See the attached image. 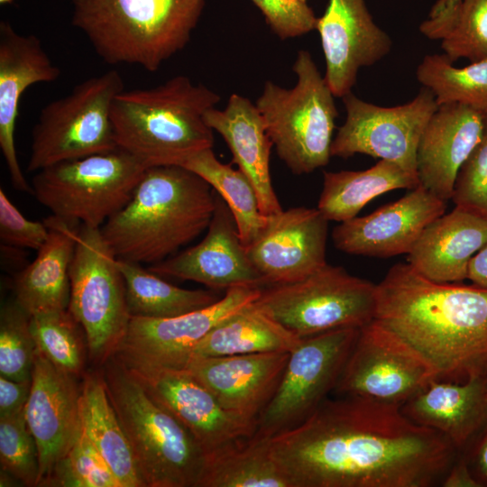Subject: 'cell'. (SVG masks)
<instances>
[{
  "instance_id": "ac0fdd59",
  "label": "cell",
  "mask_w": 487,
  "mask_h": 487,
  "mask_svg": "<svg viewBox=\"0 0 487 487\" xmlns=\"http://www.w3.org/2000/svg\"><path fill=\"white\" fill-rule=\"evenodd\" d=\"M32 387L24 414L36 441L40 473L37 486L51 473L80 435L78 388L75 376L59 369L37 348Z\"/></svg>"
},
{
  "instance_id": "7402d4cb",
  "label": "cell",
  "mask_w": 487,
  "mask_h": 487,
  "mask_svg": "<svg viewBox=\"0 0 487 487\" xmlns=\"http://www.w3.org/2000/svg\"><path fill=\"white\" fill-rule=\"evenodd\" d=\"M60 77V68L37 36L21 34L10 23H0V149L13 186L20 191L32 194L14 143L21 97L30 86L53 82Z\"/></svg>"
},
{
  "instance_id": "f1b7e54d",
  "label": "cell",
  "mask_w": 487,
  "mask_h": 487,
  "mask_svg": "<svg viewBox=\"0 0 487 487\" xmlns=\"http://www.w3.org/2000/svg\"><path fill=\"white\" fill-rule=\"evenodd\" d=\"M79 415L82 432L103 456L121 487H146L100 372L84 376Z\"/></svg>"
},
{
  "instance_id": "7dc6e473",
  "label": "cell",
  "mask_w": 487,
  "mask_h": 487,
  "mask_svg": "<svg viewBox=\"0 0 487 487\" xmlns=\"http://www.w3.org/2000/svg\"><path fill=\"white\" fill-rule=\"evenodd\" d=\"M467 279L473 285L487 289V242L471 259Z\"/></svg>"
},
{
  "instance_id": "4dcf8cb0",
  "label": "cell",
  "mask_w": 487,
  "mask_h": 487,
  "mask_svg": "<svg viewBox=\"0 0 487 487\" xmlns=\"http://www.w3.org/2000/svg\"><path fill=\"white\" fill-rule=\"evenodd\" d=\"M300 338L253 303L216 325L193 348L190 359L290 352Z\"/></svg>"
},
{
  "instance_id": "52a82bcc",
  "label": "cell",
  "mask_w": 487,
  "mask_h": 487,
  "mask_svg": "<svg viewBox=\"0 0 487 487\" xmlns=\"http://www.w3.org/2000/svg\"><path fill=\"white\" fill-rule=\"evenodd\" d=\"M292 69L295 87L266 81L255 106L279 158L301 175L329 162L338 113L335 96L308 51H299Z\"/></svg>"
},
{
  "instance_id": "74e56055",
  "label": "cell",
  "mask_w": 487,
  "mask_h": 487,
  "mask_svg": "<svg viewBox=\"0 0 487 487\" xmlns=\"http://www.w3.org/2000/svg\"><path fill=\"white\" fill-rule=\"evenodd\" d=\"M31 316L14 300L0 313V374L14 381L31 379L36 345Z\"/></svg>"
},
{
  "instance_id": "7bdbcfd3",
  "label": "cell",
  "mask_w": 487,
  "mask_h": 487,
  "mask_svg": "<svg viewBox=\"0 0 487 487\" xmlns=\"http://www.w3.org/2000/svg\"><path fill=\"white\" fill-rule=\"evenodd\" d=\"M49 228L45 222L32 221L23 216L0 188L1 244L38 251L46 241Z\"/></svg>"
},
{
  "instance_id": "c3c4849f",
  "label": "cell",
  "mask_w": 487,
  "mask_h": 487,
  "mask_svg": "<svg viewBox=\"0 0 487 487\" xmlns=\"http://www.w3.org/2000/svg\"><path fill=\"white\" fill-rule=\"evenodd\" d=\"M14 0H0V5L12 4Z\"/></svg>"
},
{
  "instance_id": "ab89813d",
  "label": "cell",
  "mask_w": 487,
  "mask_h": 487,
  "mask_svg": "<svg viewBox=\"0 0 487 487\" xmlns=\"http://www.w3.org/2000/svg\"><path fill=\"white\" fill-rule=\"evenodd\" d=\"M24 409L11 416L0 417L1 470L23 485L37 486L40 473L38 448L27 425Z\"/></svg>"
},
{
  "instance_id": "8d00e7d4",
  "label": "cell",
  "mask_w": 487,
  "mask_h": 487,
  "mask_svg": "<svg viewBox=\"0 0 487 487\" xmlns=\"http://www.w3.org/2000/svg\"><path fill=\"white\" fill-rule=\"evenodd\" d=\"M30 326L36 348L51 363L75 377L82 373L81 326L69 309L32 315Z\"/></svg>"
},
{
  "instance_id": "ee69618b",
  "label": "cell",
  "mask_w": 487,
  "mask_h": 487,
  "mask_svg": "<svg viewBox=\"0 0 487 487\" xmlns=\"http://www.w3.org/2000/svg\"><path fill=\"white\" fill-rule=\"evenodd\" d=\"M32 387V379L14 381L0 376V417L15 414L25 408Z\"/></svg>"
},
{
  "instance_id": "44dd1931",
  "label": "cell",
  "mask_w": 487,
  "mask_h": 487,
  "mask_svg": "<svg viewBox=\"0 0 487 487\" xmlns=\"http://www.w3.org/2000/svg\"><path fill=\"white\" fill-rule=\"evenodd\" d=\"M316 30L326 60L325 78L336 97L352 92L359 69L380 61L392 46L364 0H328Z\"/></svg>"
},
{
  "instance_id": "d6a6232c",
  "label": "cell",
  "mask_w": 487,
  "mask_h": 487,
  "mask_svg": "<svg viewBox=\"0 0 487 487\" xmlns=\"http://www.w3.org/2000/svg\"><path fill=\"white\" fill-rule=\"evenodd\" d=\"M419 31L440 40L451 62L481 60L487 57V0H437Z\"/></svg>"
},
{
  "instance_id": "ba28073f",
  "label": "cell",
  "mask_w": 487,
  "mask_h": 487,
  "mask_svg": "<svg viewBox=\"0 0 487 487\" xmlns=\"http://www.w3.org/2000/svg\"><path fill=\"white\" fill-rule=\"evenodd\" d=\"M377 284L326 263L308 277L262 289L254 306L304 338L341 328H361L374 319Z\"/></svg>"
},
{
  "instance_id": "f35d334b",
  "label": "cell",
  "mask_w": 487,
  "mask_h": 487,
  "mask_svg": "<svg viewBox=\"0 0 487 487\" xmlns=\"http://www.w3.org/2000/svg\"><path fill=\"white\" fill-rule=\"evenodd\" d=\"M40 486L121 487L109 465L82 431Z\"/></svg>"
},
{
  "instance_id": "3957f363",
  "label": "cell",
  "mask_w": 487,
  "mask_h": 487,
  "mask_svg": "<svg viewBox=\"0 0 487 487\" xmlns=\"http://www.w3.org/2000/svg\"><path fill=\"white\" fill-rule=\"evenodd\" d=\"M215 207L212 188L194 172L178 165L150 167L101 233L117 259L155 264L207 229Z\"/></svg>"
},
{
  "instance_id": "8fae6325",
  "label": "cell",
  "mask_w": 487,
  "mask_h": 487,
  "mask_svg": "<svg viewBox=\"0 0 487 487\" xmlns=\"http://www.w3.org/2000/svg\"><path fill=\"white\" fill-rule=\"evenodd\" d=\"M69 283L68 309L83 329L90 360L102 366L120 346L131 315L118 259L101 227L80 225Z\"/></svg>"
},
{
  "instance_id": "d590c367",
  "label": "cell",
  "mask_w": 487,
  "mask_h": 487,
  "mask_svg": "<svg viewBox=\"0 0 487 487\" xmlns=\"http://www.w3.org/2000/svg\"><path fill=\"white\" fill-rule=\"evenodd\" d=\"M416 76L435 96L437 106L460 103L487 110V57L456 68L445 54L426 55Z\"/></svg>"
},
{
  "instance_id": "ffe728a7",
  "label": "cell",
  "mask_w": 487,
  "mask_h": 487,
  "mask_svg": "<svg viewBox=\"0 0 487 487\" xmlns=\"http://www.w3.org/2000/svg\"><path fill=\"white\" fill-rule=\"evenodd\" d=\"M148 269L159 276L196 281L214 290L266 286L248 257L229 207L218 194L205 237Z\"/></svg>"
},
{
  "instance_id": "d6986e66",
  "label": "cell",
  "mask_w": 487,
  "mask_h": 487,
  "mask_svg": "<svg viewBox=\"0 0 487 487\" xmlns=\"http://www.w3.org/2000/svg\"><path fill=\"white\" fill-rule=\"evenodd\" d=\"M446 201L418 184L374 212L341 222L332 232L341 252L372 257L409 253L423 230L445 214Z\"/></svg>"
},
{
  "instance_id": "9a60e30c",
  "label": "cell",
  "mask_w": 487,
  "mask_h": 487,
  "mask_svg": "<svg viewBox=\"0 0 487 487\" xmlns=\"http://www.w3.org/2000/svg\"><path fill=\"white\" fill-rule=\"evenodd\" d=\"M121 362L146 392L190 432L206 456L256 432L257 421L225 409L186 368Z\"/></svg>"
},
{
  "instance_id": "b9f144b4",
  "label": "cell",
  "mask_w": 487,
  "mask_h": 487,
  "mask_svg": "<svg viewBox=\"0 0 487 487\" xmlns=\"http://www.w3.org/2000/svg\"><path fill=\"white\" fill-rule=\"evenodd\" d=\"M272 32L281 40L306 34L317 27V18L303 0H252Z\"/></svg>"
},
{
  "instance_id": "484cf974",
  "label": "cell",
  "mask_w": 487,
  "mask_h": 487,
  "mask_svg": "<svg viewBox=\"0 0 487 487\" xmlns=\"http://www.w3.org/2000/svg\"><path fill=\"white\" fill-rule=\"evenodd\" d=\"M486 242L487 219L455 207L423 230L407 262L429 280L458 283L467 279L471 259Z\"/></svg>"
},
{
  "instance_id": "1f68e13d",
  "label": "cell",
  "mask_w": 487,
  "mask_h": 487,
  "mask_svg": "<svg viewBox=\"0 0 487 487\" xmlns=\"http://www.w3.org/2000/svg\"><path fill=\"white\" fill-rule=\"evenodd\" d=\"M198 487H291L270 438L254 433L206 456Z\"/></svg>"
},
{
  "instance_id": "f546056e",
  "label": "cell",
  "mask_w": 487,
  "mask_h": 487,
  "mask_svg": "<svg viewBox=\"0 0 487 487\" xmlns=\"http://www.w3.org/2000/svg\"><path fill=\"white\" fill-rule=\"evenodd\" d=\"M317 208L328 221L354 218L374 198L418 184V174L400 164L381 160L364 170L325 171Z\"/></svg>"
},
{
  "instance_id": "83f0119b",
  "label": "cell",
  "mask_w": 487,
  "mask_h": 487,
  "mask_svg": "<svg viewBox=\"0 0 487 487\" xmlns=\"http://www.w3.org/2000/svg\"><path fill=\"white\" fill-rule=\"evenodd\" d=\"M49 234L34 261L14 280L15 301L30 316L68 309L69 268L80 224L50 216Z\"/></svg>"
},
{
  "instance_id": "681fc988",
  "label": "cell",
  "mask_w": 487,
  "mask_h": 487,
  "mask_svg": "<svg viewBox=\"0 0 487 487\" xmlns=\"http://www.w3.org/2000/svg\"><path fill=\"white\" fill-rule=\"evenodd\" d=\"M303 1H306V0H303Z\"/></svg>"
},
{
  "instance_id": "7c38bea8",
  "label": "cell",
  "mask_w": 487,
  "mask_h": 487,
  "mask_svg": "<svg viewBox=\"0 0 487 487\" xmlns=\"http://www.w3.org/2000/svg\"><path fill=\"white\" fill-rule=\"evenodd\" d=\"M359 332L349 327L300 338L255 434L271 438L305 421L334 391Z\"/></svg>"
},
{
  "instance_id": "9c48e42d",
  "label": "cell",
  "mask_w": 487,
  "mask_h": 487,
  "mask_svg": "<svg viewBox=\"0 0 487 487\" xmlns=\"http://www.w3.org/2000/svg\"><path fill=\"white\" fill-rule=\"evenodd\" d=\"M147 168L126 151L58 162L32 178V195L51 215L101 227L131 199Z\"/></svg>"
},
{
  "instance_id": "bcb514c9",
  "label": "cell",
  "mask_w": 487,
  "mask_h": 487,
  "mask_svg": "<svg viewBox=\"0 0 487 487\" xmlns=\"http://www.w3.org/2000/svg\"><path fill=\"white\" fill-rule=\"evenodd\" d=\"M443 487H482L459 453L440 483Z\"/></svg>"
},
{
  "instance_id": "e575fe53",
  "label": "cell",
  "mask_w": 487,
  "mask_h": 487,
  "mask_svg": "<svg viewBox=\"0 0 487 487\" xmlns=\"http://www.w3.org/2000/svg\"><path fill=\"white\" fill-rule=\"evenodd\" d=\"M131 317L164 318L206 308L220 298L212 290L172 285L141 263L118 259Z\"/></svg>"
},
{
  "instance_id": "277c9868",
  "label": "cell",
  "mask_w": 487,
  "mask_h": 487,
  "mask_svg": "<svg viewBox=\"0 0 487 487\" xmlns=\"http://www.w3.org/2000/svg\"><path fill=\"white\" fill-rule=\"evenodd\" d=\"M220 96L186 76H175L146 89L123 90L114 99L115 141L146 168L179 165L190 155L213 148V130L205 114Z\"/></svg>"
},
{
  "instance_id": "5bb4252c",
  "label": "cell",
  "mask_w": 487,
  "mask_h": 487,
  "mask_svg": "<svg viewBox=\"0 0 487 487\" xmlns=\"http://www.w3.org/2000/svg\"><path fill=\"white\" fill-rule=\"evenodd\" d=\"M346 111L331 145V156L356 153L396 162L417 173V150L421 134L438 106L423 87L410 102L383 107L365 102L352 92L342 97Z\"/></svg>"
},
{
  "instance_id": "7a4b0ae2",
  "label": "cell",
  "mask_w": 487,
  "mask_h": 487,
  "mask_svg": "<svg viewBox=\"0 0 487 487\" xmlns=\"http://www.w3.org/2000/svg\"><path fill=\"white\" fill-rule=\"evenodd\" d=\"M374 320L421 354L439 380L487 378V289L435 282L399 262L377 284Z\"/></svg>"
},
{
  "instance_id": "603a6c76",
  "label": "cell",
  "mask_w": 487,
  "mask_h": 487,
  "mask_svg": "<svg viewBox=\"0 0 487 487\" xmlns=\"http://www.w3.org/2000/svg\"><path fill=\"white\" fill-rule=\"evenodd\" d=\"M289 352L192 358L186 369L228 411L257 421L274 395Z\"/></svg>"
},
{
  "instance_id": "836d02e7",
  "label": "cell",
  "mask_w": 487,
  "mask_h": 487,
  "mask_svg": "<svg viewBox=\"0 0 487 487\" xmlns=\"http://www.w3.org/2000/svg\"><path fill=\"white\" fill-rule=\"evenodd\" d=\"M179 166L202 178L222 198L234 216L245 248L260 235L268 216L261 212L256 192L239 169L220 162L212 148L190 155Z\"/></svg>"
},
{
  "instance_id": "d4e9b609",
  "label": "cell",
  "mask_w": 487,
  "mask_h": 487,
  "mask_svg": "<svg viewBox=\"0 0 487 487\" xmlns=\"http://www.w3.org/2000/svg\"><path fill=\"white\" fill-rule=\"evenodd\" d=\"M205 120L223 137L232 152L233 161L252 183L261 212L267 216L280 212L282 207L270 173L273 143L256 106L234 93L224 109L213 107L207 111Z\"/></svg>"
},
{
  "instance_id": "4316f807",
  "label": "cell",
  "mask_w": 487,
  "mask_h": 487,
  "mask_svg": "<svg viewBox=\"0 0 487 487\" xmlns=\"http://www.w3.org/2000/svg\"><path fill=\"white\" fill-rule=\"evenodd\" d=\"M401 411L443 435L460 453L487 421V378L434 380L402 404Z\"/></svg>"
},
{
  "instance_id": "cb8c5ba5",
  "label": "cell",
  "mask_w": 487,
  "mask_h": 487,
  "mask_svg": "<svg viewBox=\"0 0 487 487\" xmlns=\"http://www.w3.org/2000/svg\"><path fill=\"white\" fill-rule=\"evenodd\" d=\"M487 110L460 103L438 106L417 150L419 184L447 202L458 171L482 138Z\"/></svg>"
},
{
  "instance_id": "4fadbf2b",
  "label": "cell",
  "mask_w": 487,
  "mask_h": 487,
  "mask_svg": "<svg viewBox=\"0 0 487 487\" xmlns=\"http://www.w3.org/2000/svg\"><path fill=\"white\" fill-rule=\"evenodd\" d=\"M436 379L421 354L373 319L360 328L334 391L401 406Z\"/></svg>"
},
{
  "instance_id": "60d3db41",
  "label": "cell",
  "mask_w": 487,
  "mask_h": 487,
  "mask_svg": "<svg viewBox=\"0 0 487 487\" xmlns=\"http://www.w3.org/2000/svg\"><path fill=\"white\" fill-rule=\"evenodd\" d=\"M451 199L487 219V111L482 138L460 168Z\"/></svg>"
},
{
  "instance_id": "8992f818",
  "label": "cell",
  "mask_w": 487,
  "mask_h": 487,
  "mask_svg": "<svg viewBox=\"0 0 487 487\" xmlns=\"http://www.w3.org/2000/svg\"><path fill=\"white\" fill-rule=\"evenodd\" d=\"M146 487H198L206 455L114 354L100 371Z\"/></svg>"
},
{
  "instance_id": "30bf717a",
  "label": "cell",
  "mask_w": 487,
  "mask_h": 487,
  "mask_svg": "<svg viewBox=\"0 0 487 487\" xmlns=\"http://www.w3.org/2000/svg\"><path fill=\"white\" fill-rule=\"evenodd\" d=\"M124 90L120 73L91 77L47 104L32 131L28 172L52 164L115 150L111 108Z\"/></svg>"
},
{
  "instance_id": "5b68a950",
  "label": "cell",
  "mask_w": 487,
  "mask_h": 487,
  "mask_svg": "<svg viewBox=\"0 0 487 487\" xmlns=\"http://www.w3.org/2000/svg\"><path fill=\"white\" fill-rule=\"evenodd\" d=\"M205 0H70L72 23L111 65L156 71L188 42Z\"/></svg>"
},
{
  "instance_id": "e0dca14e",
  "label": "cell",
  "mask_w": 487,
  "mask_h": 487,
  "mask_svg": "<svg viewBox=\"0 0 487 487\" xmlns=\"http://www.w3.org/2000/svg\"><path fill=\"white\" fill-rule=\"evenodd\" d=\"M328 222L317 207H296L268 216L260 235L246 247L266 286L302 280L327 263Z\"/></svg>"
},
{
  "instance_id": "2e32d148",
  "label": "cell",
  "mask_w": 487,
  "mask_h": 487,
  "mask_svg": "<svg viewBox=\"0 0 487 487\" xmlns=\"http://www.w3.org/2000/svg\"><path fill=\"white\" fill-rule=\"evenodd\" d=\"M262 289L233 287L215 303L176 317H131L115 355L124 363L185 368L194 346L220 322L253 303Z\"/></svg>"
},
{
  "instance_id": "f6af8a7d",
  "label": "cell",
  "mask_w": 487,
  "mask_h": 487,
  "mask_svg": "<svg viewBox=\"0 0 487 487\" xmlns=\"http://www.w3.org/2000/svg\"><path fill=\"white\" fill-rule=\"evenodd\" d=\"M460 453L481 486H487V421Z\"/></svg>"
},
{
  "instance_id": "6da1fadb",
  "label": "cell",
  "mask_w": 487,
  "mask_h": 487,
  "mask_svg": "<svg viewBox=\"0 0 487 487\" xmlns=\"http://www.w3.org/2000/svg\"><path fill=\"white\" fill-rule=\"evenodd\" d=\"M270 441L291 487H431L459 454L401 406L352 396L326 399Z\"/></svg>"
}]
</instances>
